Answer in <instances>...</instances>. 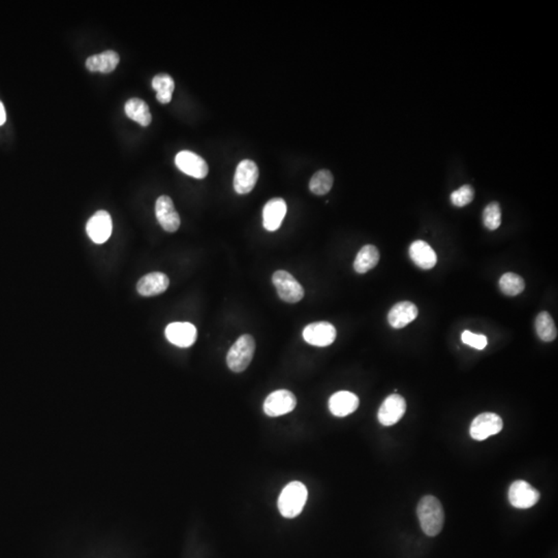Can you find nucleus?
I'll return each mask as SVG.
<instances>
[{
	"instance_id": "20",
	"label": "nucleus",
	"mask_w": 558,
	"mask_h": 558,
	"mask_svg": "<svg viewBox=\"0 0 558 558\" xmlns=\"http://www.w3.org/2000/svg\"><path fill=\"white\" fill-rule=\"evenodd\" d=\"M119 62H121L119 55L115 51L110 50L87 58L86 68L92 73L109 74L115 71Z\"/></svg>"
},
{
	"instance_id": "3",
	"label": "nucleus",
	"mask_w": 558,
	"mask_h": 558,
	"mask_svg": "<svg viewBox=\"0 0 558 558\" xmlns=\"http://www.w3.org/2000/svg\"><path fill=\"white\" fill-rule=\"evenodd\" d=\"M255 351V342L253 336L242 335L236 340L227 356V364L234 372H242L251 364Z\"/></svg>"
},
{
	"instance_id": "8",
	"label": "nucleus",
	"mask_w": 558,
	"mask_h": 558,
	"mask_svg": "<svg viewBox=\"0 0 558 558\" xmlns=\"http://www.w3.org/2000/svg\"><path fill=\"white\" fill-rule=\"evenodd\" d=\"M303 338L310 346L324 348L336 340V329L328 322H312L304 328Z\"/></svg>"
},
{
	"instance_id": "1",
	"label": "nucleus",
	"mask_w": 558,
	"mask_h": 558,
	"mask_svg": "<svg viewBox=\"0 0 558 558\" xmlns=\"http://www.w3.org/2000/svg\"><path fill=\"white\" fill-rule=\"evenodd\" d=\"M417 515L422 531L428 537H435L442 531L444 522V508L433 495H426L420 500Z\"/></svg>"
},
{
	"instance_id": "28",
	"label": "nucleus",
	"mask_w": 558,
	"mask_h": 558,
	"mask_svg": "<svg viewBox=\"0 0 558 558\" xmlns=\"http://www.w3.org/2000/svg\"><path fill=\"white\" fill-rule=\"evenodd\" d=\"M474 188L470 186H464L459 190L452 192L451 202L454 206L464 207L474 200Z\"/></svg>"
},
{
	"instance_id": "2",
	"label": "nucleus",
	"mask_w": 558,
	"mask_h": 558,
	"mask_svg": "<svg viewBox=\"0 0 558 558\" xmlns=\"http://www.w3.org/2000/svg\"><path fill=\"white\" fill-rule=\"evenodd\" d=\"M307 495L305 485L298 481L290 483L279 495L278 510L285 518H295L305 507Z\"/></svg>"
},
{
	"instance_id": "25",
	"label": "nucleus",
	"mask_w": 558,
	"mask_h": 558,
	"mask_svg": "<svg viewBox=\"0 0 558 558\" xmlns=\"http://www.w3.org/2000/svg\"><path fill=\"white\" fill-rule=\"evenodd\" d=\"M499 289L505 295L514 297V296L519 295V294L524 291V281H523L521 276L509 272V273L501 276L500 279H499Z\"/></svg>"
},
{
	"instance_id": "7",
	"label": "nucleus",
	"mask_w": 558,
	"mask_h": 558,
	"mask_svg": "<svg viewBox=\"0 0 558 558\" xmlns=\"http://www.w3.org/2000/svg\"><path fill=\"white\" fill-rule=\"evenodd\" d=\"M509 500L514 508L529 509L537 504L540 492L529 483L518 480L511 485L509 489Z\"/></svg>"
},
{
	"instance_id": "26",
	"label": "nucleus",
	"mask_w": 558,
	"mask_h": 558,
	"mask_svg": "<svg viewBox=\"0 0 558 558\" xmlns=\"http://www.w3.org/2000/svg\"><path fill=\"white\" fill-rule=\"evenodd\" d=\"M333 175L328 170H320L316 172L309 182V190L316 196H324L330 192L333 186Z\"/></svg>"
},
{
	"instance_id": "9",
	"label": "nucleus",
	"mask_w": 558,
	"mask_h": 558,
	"mask_svg": "<svg viewBox=\"0 0 558 558\" xmlns=\"http://www.w3.org/2000/svg\"><path fill=\"white\" fill-rule=\"evenodd\" d=\"M259 178V168L251 160H244L237 166L234 176V190L237 194H249Z\"/></svg>"
},
{
	"instance_id": "29",
	"label": "nucleus",
	"mask_w": 558,
	"mask_h": 558,
	"mask_svg": "<svg viewBox=\"0 0 558 558\" xmlns=\"http://www.w3.org/2000/svg\"><path fill=\"white\" fill-rule=\"evenodd\" d=\"M461 340L464 344L477 350H484L488 344L486 336L482 334H474L470 331H464L461 335Z\"/></svg>"
},
{
	"instance_id": "18",
	"label": "nucleus",
	"mask_w": 558,
	"mask_h": 558,
	"mask_svg": "<svg viewBox=\"0 0 558 558\" xmlns=\"http://www.w3.org/2000/svg\"><path fill=\"white\" fill-rule=\"evenodd\" d=\"M418 316V308L411 302H399L395 304L388 314V322L394 329L405 328Z\"/></svg>"
},
{
	"instance_id": "15",
	"label": "nucleus",
	"mask_w": 558,
	"mask_h": 558,
	"mask_svg": "<svg viewBox=\"0 0 558 558\" xmlns=\"http://www.w3.org/2000/svg\"><path fill=\"white\" fill-rule=\"evenodd\" d=\"M287 203L283 199L275 198L270 200L264 207V228L269 232H274L281 228L283 218L287 214Z\"/></svg>"
},
{
	"instance_id": "27",
	"label": "nucleus",
	"mask_w": 558,
	"mask_h": 558,
	"mask_svg": "<svg viewBox=\"0 0 558 558\" xmlns=\"http://www.w3.org/2000/svg\"><path fill=\"white\" fill-rule=\"evenodd\" d=\"M483 223L490 231L496 230L501 223V209L498 203L492 202L483 211Z\"/></svg>"
},
{
	"instance_id": "14",
	"label": "nucleus",
	"mask_w": 558,
	"mask_h": 558,
	"mask_svg": "<svg viewBox=\"0 0 558 558\" xmlns=\"http://www.w3.org/2000/svg\"><path fill=\"white\" fill-rule=\"evenodd\" d=\"M164 333L166 340L179 348H190L198 338V331L190 322H172L166 326Z\"/></svg>"
},
{
	"instance_id": "19",
	"label": "nucleus",
	"mask_w": 558,
	"mask_h": 558,
	"mask_svg": "<svg viewBox=\"0 0 558 558\" xmlns=\"http://www.w3.org/2000/svg\"><path fill=\"white\" fill-rule=\"evenodd\" d=\"M409 257L411 261L424 270L432 269L436 265L437 257L435 251L425 241H415L409 247Z\"/></svg>"
},
{
	"instance_id": "23",
	"label": "nucleus",
	"mask_w": 558,
	"mask_h": 558,
	"mask_svg": "<svg viewBox=\"0 0 558 558\" xmlns=\"http://www.w3.org/2000/svg\"><path fill=\"white\" fill-rule=\"evenodd\" d=\"M152 88L156 91V99L162 105H166L172 101L175 83L170 75L158 74L152 80Z\"/></svg>"
},
{
	"instance_id": "21",
	"label": "nucleus",
	"mask_w": 558,
	"mask_h": 558,
	"mask_svg": "<svg viewBox=\"0 0 558 558\" xmlns=\"http://www.w3.org/2000/svg\"><path fill=\"white\" fill-rule=\"evenodd\" d=\"M125 114L131 121L139 123L142 127H148L151 123L152 116L149 107L145 101L140 99H131L125 107Z\"/></svg>"
},
{
	"instance_id": "13",
	"label": "nucleus",
	"mask_w": 558,
	"mask_h": 558,
	"mask_svg": "<svg viewBox=\"0 0 558 558\" xmlns=\"http://www.w3.org/2000/svg\"><path fill=\"white\" fill-rule=\"evenodd\" d=\"M405 411L407 403L405 398L401 395L392 394L388 396L379 407L377 418L381 425L392 426L405 416Z\"/></svg>"
},
{
	"instance_id": "12",
	"label": "nucleus",
	"mask_w": 558,
	"mask_h": 558,
	"mask_svg": "<svg viewBox=\"0 0 558 558\" xmlns=\"http://www.w3.org/2000/svg\"><path fill=\"white\" fill-rule=\"evenodd\" d=\"M113 223L111 215L105 210H99L89 219L86 225V232L89 238L97 243L103 244L111 237Z\"/></svg>"
},
{
	"instance_id": "30",
	"label": "nucleus",
	"mask_w": 558,
	"mask_h": 558,
	"mask_svg": "<svg viewBox=\"0 0 558 558\" xmlns=\"http://www.w3.org/2000/svg\"><path fill=\"white\" fill-rule=\"evenodd\" d=\"M7 121V113H5V105L0 101V127L5 125Z\"/></svg>"
},
{
	"instance_id": "17",
	"label": "nucleus",
	"mask_w": 558,
	"mask_h": 558,
	"mask_svg": "<svg viewBox=\"0 0 558 558\" xmlns=\"http://www.w3.org/2000/svg\"><path fill=\"white\" fill-rule=\"evenodd\" d=\"M359 407V398L356 394L348 391L335 393L329 401V409L336 417H346L354 413Z\"/></svg>"
},
{
	"instance_id": "22",
	"label": "nucleus",
	"mask_w": 558,
	"mask_h": 558,
	"mask_svg": "<svg viewBox=\"0 0 558 558\" xmlns=\"http://www.w3.org/2000/svg\"><path fill=\"white\" fill-rule=\"evenodd\" d=\"M379 251L375 245H365L359 251L354 262L357 273L364 274L373 269L379 264Z\"/></svg>"
},
{
	"instance_id": "11",
	"label": "nucleus",
	"mask_w": 558,
	"mask_h": 558,
	"mask_svg": "<svg viewBox=\"0 0 558 558\" xmlns=\"http://www.w3.org/2000/svg\"><path fill=\"white\" fill-rule=\"evenodd\" d=\"M155 215L162 228L169 233H174L179 229L180 216L170 196H160L156 201Z\"/></svg>"
},
{
	"instance_id": "24",
	"label": "nucleus",
	"mask_w": 558,
	"mask_h": 558,
	"mask_svg": "<svg viewBox=\"0 0 558 558\" xmlns=\"http://www.w3.org/2000/svg\"><path fill=\"white\" fill-rule=\"evenodd\" d=\"M535 331L540 340L551 342L557 336V329L553 318L547 312H542L535 318Z\"/></svg>"
},
{
	"instance_id": "16",
	"label": "nucleus",
	"mask_w": 558,
	"mask_h": 558,
	"mask_svg": "<svg viewBox=\"0 0 558 558\" xmlns=\"http://www.w3.org/2000/svg\"><path fill=\"white\" fill-rule=\"evenodd\" d=\"M169 286L170 279L166 274L162 272H152L140 279L137 290L140 295L144 297H153L164 293Z\"/></svg>"
},
{
	"instance_id": "4",
	"label": "nucleus",
	"mask_w": 558,
	"mask_h": 558,
	"mask_svg": "<svg viewBox=\"0 0 558 558\" xmlns=\"http://www.w3.org/2000/svg\"><path fill=\"white\" fill-rule=\"evenodd\" d=\"M278 296L288 303H297L304 297V289L296 278L285 270H278L272 276Z\"/></svg>"
},
{
	"instance_id": "6",
	"label": "nucleus",
	"mask_w": 558,
	"mask_h": 558,
	"mask_svg": "<svg viewBox=\"0 0 558 558\" xmlns=\"http://www.w3.org/2000/svg\"><path fill=\"white\" fill-rule=\"evenodd\" d=\"M504 427L503 420L494 413H483L472 421L470 433L474 440H485L499 433Z\"/></svg>"
},
{
	"instance_id": "5",
	"label": "nucleus",
	"mask_w": 558,
	"mask_h": 558,
	"mask_svg": "<svg viewBox=\"0 0 558 558\" xmlns=\"http://www.w3.org/2000/svg\"><path fill=\"white\" fill-rule=\"evenodd\" d=\"M296 405L297 399L293 393L288 390H277L266 398L264 411L269 417H279L293 411Z\"/></svg>"
},
{
	"instance_id": "10",
	"label": "nucleus",
	"mask_w": 558,
	"mask_h": 558,
	"mask_svg": "<svg viewBox=\"0 0 558 558\" xmlns=\"http://www.w3.org/2000/svg\"><path fill=\"white\" fill-rule=\"evenodd\" d=\"M175 164L180 171L196 179H204L208 175L209 168L206 160L192 151L179 152L176 155Z\"/></svg>"
}]
</instances>
